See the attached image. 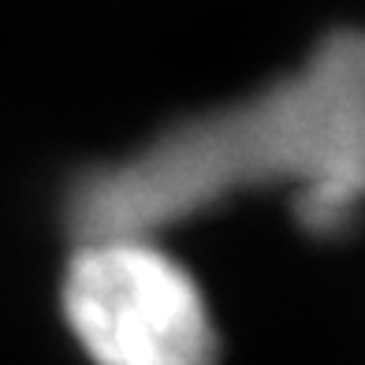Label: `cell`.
Wrapping results in <instances>:
<instances>
[{
	"label": "cell",
	"mask_w": 365,
	"mask_h": 365,
	"mask_svg": "<svg viewBox=\"0 0 365 365\" xmlns=\"http://www.w3.org/2000/svg\"><path fill=\"white\" fill-rule=\"evenodd\" d=\"M242 197H279L294 227L336 242L365 220V26H336L250 93L164 123L68 175V239H164Z\"/></svg>",
	"instance_id": "6da1fadb"
},
{
	"label": "cell",
	"mask_w": 365,
	"mask_h": 365,
	"mask_svg": "<svg viewBox=\"0 0 365 365\" xmlns=\"http://www.w3.org/2000/svg\"><path fill=\"white\" fill-rule=\"evenodd\" d=\"M60 317L90 365H220L224 354L202 279L153 235L75 239Z\"/></svg>",
	"instance_id": "7a4b0ae2"
}]
</instances>
